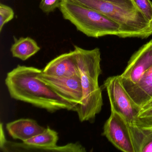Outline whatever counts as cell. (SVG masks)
<instances>
[{
  "label": "cell",
  "instance_id": "6da1fadb",
  "mask_svg": "<svg viewBox=\"0 0 152 152\" xmlns=\"http://www.w3.org/2000/svg\"><path fill=\"white\" fill-rule=\"evenodd\" d=\"M42 70L18 65L7 74L5 84L10 96L53 113L76 111L77 105L62 97L37 77Z\"/></svg>",
  "mask_w": 152,
  "mask_h": 152
},
{
  "label": "cell",
  "instance_id": "7a4b0ae2",
  "mask_svg": "<svg viewBox=\"0 0 152 152\" xmlns=\"http://www.w3.org/2000/svg\"><path fill=\"white\" fill-rule=\"evenodd\" d=\"M82 89L81 103L76 108L81 122L90 121L99 113L103 105L98 79L101 73V53L98 48L86 50L74 46Z\"/></svg>",
  "mask_w": 152,
  "mask_h": 152
},
{
  "label": "cell",
  "instance_id": "3957f363",
  "mask_svg": "<svg viewBox=\"0 0 152 152\" xmlns=\"http://www.w3.org/2000/svg\"><path fill=\"white\" fill-rule=\"evenodd\" d=\"M58 9L64 19L69 21L78 31L88 37L120 36L121 27L117 23L75 0H61Z\"/></svg>",
  "mask_w": 152,
  "mask_h": 152
},
{
  "label": "cell",
  "instance_id": "277c9868",
  "mask_svg": "<svg viewBox=\"0 0 152 152\" xmlns=\"http://www.w3.org/2000/svg\"><path fill=\"white\" fill-rule=\"evenodd\" d=\"M102 13L117 23L121 27L119 37L146 39L152 34V23L138 10L121 7L103 0H75Z\"/></svg>",
  "mask_w": 152,
  "mask_h": 152
},
{
  "label": "cell",
  "instance_id": "5b68a950",
  "mask_svg": "<svg viewBox=\"0 0 152 152\" xmlns=\"http://www.w3.org/2000/svg\"><path fill=\"white\" fill-rule=\"evenodd\" d=\"M111 105L114 111L124 118L129 125L136 124V121L140 110L122 84L120 75L111 76L104 82Z\"/></svg>",
  "mask_w": 152,
  "mask_h": 152
},
{
  "label": "cell",
  "instance_id": "8992f818",
  "mask_svg": "<svg viewBox=\"0 0 152 152\" xmlns=\"http://www.w3.org/2000/svg\"><path fill=\"white\" fill-rule=\"evenodd\" d=\"M58 137L57 132L49 127L44 132L23 143H15L5 140L1 145L3 151H17L19 149H39V151L61 152H85V148L78 143H70L65 145H57Z\"/></svg>",
  "mask_w": 152,
  "mask_h": 152
},
{
  "label": "cell",
  "instance_id": "52a82bcc",
  "mask_svg": "<svg viewBox=\"0 0 152 152\" xmlns=\"http://www.w3.org/2000/svg\"><path fill=\"white\" fill-rule=\"evenodd\" d=\"M103 135L119 150L136 152L129 125L123 117L114 111L104 126Z\"/></svg>",
  "mask_w": 152,
  "mask_h": 152
},
{
  "label": "cell",
  "instance_id": "ba28073f",
  "mask_svg": "<svg viewBox=\"0 0 152 152\" xmlns=\"http://www.w3.org/2000/svg\"><path fill=\"white\" fill-rule=\"evenodd\" d=\"M37 77L66 100L77 105L81 103L82 89L80 76L53 77L44 74L41 70Z\"/></svg>",
  "mask_w": 152,
  "mask_h": 152
},
{
  "label": "cell",
  "instance_id": "9c48e42d",
  "mask_svg": "<svg viewBox=\"0 0 152 152\" xmlns=\"http://www.w3.org/2000/svg\"><path fill=\"white\" fill-rule=\"evenodd\" d=\"M152 67V39L136 51L128 62L120 77L132 83L138 81L144 73Z\"/></svg>",
  "mask_w": 152,
  "mask_h": 152
},
{
  "label": "cell",
  "instance_id": "30bf717a",
  "mask_svg": "<svg viewBox=\"0 0 152 152\" xmlns=\"http://www.w3.org/2000/svg\"><path fill=\"white\" fill-rule=\"evenodd\" d=\"M42 72L49 76L72 77L80 76L74 50L64 53L49 62Z\"/></svg>",
  "mask_w": 152,
  "mask_h": 152
},
{
  "label": "cell",
  "instance_id": "8fae6325",
  "mask_svg": "<svg viewBox=\"0 0 152 152\" xmlns=\"http://www.w3.org/2000/svg\"><path fill=\"white\" fill-rule=\"evenodd\" d=\"M120 78L129 96L140 109L152 99V67L145 72L136 83Z\"/></svg>",
  "mask_w": 152,
  "mask_h": 152
},
{
  "label": "cell",
  "instance_id": "7c38bea8",
  "mask_svg": "<svg viewBox=\"0 0 152 152\" xmlns=\"http://www.w3.org/2000/svg\"><path fill=\"white\" fill-rule=\"evenodd\" d=\"M6 128L14 139L25 142L45 131L46 128L32 119H20L7 124Z\"/></svg>",
  "mask_w": 152,
  "mask_h": 152
},
{
  "label": "cell",
  "instance_id": "4fadbf2b",
  "mask_svg": "<svg viewBox=\"0 0 152 152\" xmlns=\"http://www.w3.org/2000/svg\"><path fill=\"white\" fill-rule=\"evenodd\" d=\"M14 43L10 48L13 57L26 61L40 50L37 42L30 37L18 39L14 37Z\"/></svg>",
  "mask_w": 152,
  "mask_h": 152
},
{
  "label": "cell",
  "instance_id": "5bb4252c",
  "mask_svg": "<svg viewBox=\"0 0 152 152\" xmlns=\"http://www.w3.org/2000/svg\"><path fill=\"white\" fill-rule=\"evenodd\" d=\"M129 128L136 152H152V129H142L136 124Z\"/></svg>",
  "mask_w": 152,
  "mask_h": 152
},
{
  "label": "cell",
  "instance_id": "9a60e30c",
  "mask_svg": "<svg viewBox=\"0 0 152 152\" xmlns=\"http://www.w3.org/2000/svg\"><path fill=\"white\" fill-rule=\"evenodd\" d=\"M136 125L142 129H152V107L140 110Z\"/></svg>",
  "mask_w": 152,
  "mask_h": 152
},
{
  "label": "cell",
  "instance_id": "2e32d148",
  "mask_svg": "<svg viewBox=\"0 0 152 152\" xmlns=\"http://www.w3.org/2000/svg\"><path fill=\"white\" fill-rule=\"evenodd\" d=\"M138 9L152 23V1L151 0H133Z\"/></svg>",
  "mask_w": 152,
  "mask_h": 152
},
{
  "label": "cell",
  "instance_id": "e0dca14e",
  "mask_svg": "<svg viewBox=\"0 0 152 152\" xmlns=\"http://www.w3.org/2000/svg\"><path fill=\"white\" fill-rule=\"evenodd\" d=\"M15 13L10 7L0 4V32H1L5 24L14 18Z\"/></svg>",
  "mask_w": 152,
  "mask_h": 152
},
{
  "label": "cell",
  "instance_id": "ac0fdd59",
  "mask_svg": "<svg viewBox=\"0 0 152 152\" xmlns=\"http://www.w3.org/2000/svg\"><path fill=\"white\" fill-rule=\"evenodd\" d=\"M61 0H41L39 8L45 14L54 12L59 8Z\"/></svg>",
  "mask_w": 152,
  "mask_h": 152
},
{
  "label": "cell",
  "instance_id": "d6986e66",
  "mask_svg": "<svg viewBox=\"0 0 152 152\" xmlns=\"http://www.w3.org/2000/svg\"><path fill=\"white\" fill-rule=\"evenodd\" d=\"M104 1L113 3L123 8L132 10H138L133 0H103Z\"/></svg>",
  "mask_w": 152,
  "mask_h": 152
},
{
  "label": "cell",
  "instance_id": "ffe728a7",
  "mask_svg": "<svg viewBox=\"0 0 152 152\" xmlns=\"http://www.w3.org/2000/svg\"><path fill=\"white\" fill-rule=\"evenodd\" d=\"M152 107V99L146 103L142 107H141L140 110H145V109H147V108H150Z\"/></svg>",
  "mask_w": 152,
  "mask_h": 152
}]
</instances>
